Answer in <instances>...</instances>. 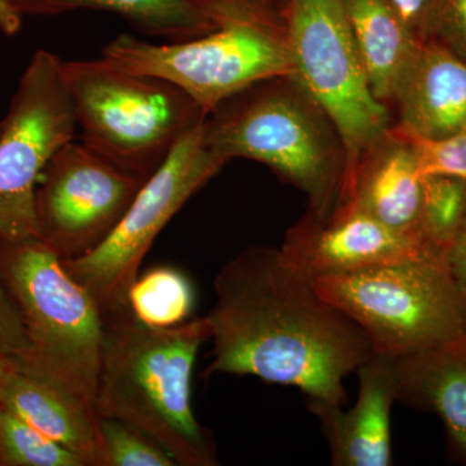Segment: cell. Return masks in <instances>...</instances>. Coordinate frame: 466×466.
Here are the masks:
<instances>
[{
    "label": "cell",
    "instance_id": "484cf974",
    "mask_svg": "<svg viewBox=\"0 0 466 466\" xmlns=\"http://www.w3.org/2000/svg\"><path fill=\"white\" fill-rule=\"evenodd\" d=\"M431 41L466 60V0H435Z\"/></svg>",
    "mask_w": 466,
    "mask_h": 466
},
{
    "label": "cell",
    "instance_id": "44dd1931",
    "mask_svg": "<svg viewBox=\"0 0 466 466\" xmlns=\"http://www.w3.org/2000/svg\"><path fill=\"white\" fill-rule=\"evenodd\" d=\"M465 222L466 180L425 175L419 216V232L424 240L447 254Z\"/></svg>",
    "mask_w": 466,
    "mask_h": 466
},
{
    "label": "cell",
    "instance_id": "4dcf8cb0",
    "mask_svg": "<svg viewBox=\"0 0 466 466\" xmlns=\"http://www.w3.org/2000/svg\"><path fill=\"white\" fill-rule=\"evenodd\" d=\"M12 364L9 363L7 359L0 357V389H2L3 382H5V376L11 370Z\"/></svg>",
    "mask_w": 466,
    "mask_h": 466
},
{
    "label": "cell",
    "instance_id": "1f68e13d",
    "mask_svg": "<svg viewBox=\"0 0 466 466\" xmlns=\"http://www.w3.org/2000/svg\"><path fill=\"white\" fill-rule=\"evenodd\" d=\"M3 121L0 119V131H2Z\"/></svg>",
    "mask_w": 466,
    "mask_h": 466
},
{
    "label": "cell",
    "instance_id": "7a4b0ae2",
    "mask_svg": "<svg viewBox=\"0 0 466 466\" xmlns=\"http://www.w3.org/2000/svg\"><path fill=\"white\" fill-rule=\"evenodd\" d=\"M96 412L157 441L180 466H217L216 441L196 419L192 370L210 339L207 317L170 328L140 323L133 312L103 318Z\"/></svg>",
    "mask_w": 466,
    "mask_h": 466
},
{
    "label": "cell",
    "instance_id": "2e32d148",
    "mask_svg": "<svg viewBox=\"0 0 466 466\" xmlns=\"http://www.w3.org/2000/svg\"><path fill=\"white\" fill-rule=\"evenodd\" d=\"M0 404L85 466H101L99 415L54 383L12 367L0 389Z\"/></svg>",
    "mask_w": 466,
    "mask_h": 466
},
{
    "label": "cell",
    "instance_id": "9a60e30c",
    "mask_svg": "<svg viewBox=\"0 0 466 466\" xmlns=\"http://www.w3.org/2000/svg\"><path fill=\"white\" fill-rule=\"evenodd\" d=\"M401 133L441 140L466 128V60L437 42L420 46L394 104Z\"/></svg>",
    "mask_w": 466,
    "mask_h": 466
},
{
    "label": "cell",
    "instance_id": "83f0119b",
    "mask_svg": "<svg viewBox=\"0 0 466 466\" xmlns=\"http://www.w3.org/2000/svg\"><path fill=\"white\" fill-rule=\"evenodd\" d=\"M198 5H235L258 14L283 17L288 0H195Z\"/></svg>",
    "mask_w": 466,
    "mask_h": 466
},
{
    "label": "cell",
    "instance_id": "d4e9b609",
    "mask_svg": "<svg viewBox=\"0 0 466 466\" xmlns=\"http://www.w3.org/2000/svg\"><path fill=\"white\" fill-rule=\"evenodd\" d=\"M29 354L30 343L23 318L16 302L0 280V357L18 368L25 363Z\"/></svg>",
    "mask_w": 466,
    "mask_h": 466
},
{
    "label": "cell",
    "instance_id": "4fadbf2b",
    "mask_svg": "<svg viewBox=\"0 0 466 466\" xmlns=\"http://www.w3.org/2000/svg\"><path fill=\"white\" fill-rule=\"evenodd\" d=\"M357 401L349 410L309 403L320 421L334 466H389L391 408L397 401L395 359L373 352L358 368Z\"/></svg>",
    "mask_w": 466,
    "mask_h": 466
},
{
    "label": "cell",
    "instance_id": "277c9868",
    "mask_svg": "<svg viewBox=\"0 0 466 466\" xmlns=\"http://www.w3.org/2000/svg\"><path fill=\"white\" fill-rule=\"evenodd\" d=\"M0 280L30 343L25 363L15 370L54 383L96 412L104 323L90 291L41 238L0 242Z\"/></svg>",
    "mask_w": 466,
    "mask_h": 466
},
{
    "label": "cell",
    "instance_id": "6da1fadb",
    "mask_svg": "<svg viewBox=\"0 0 466 466\" xmlns=\"http://www.w3.org/2000/svg\"><path fill=\"white\" fill-rule=\"evenodd\" d=\"M214 293L205 377H256L299 389L309 404L345 407L343 382L372 346L279 248L250 247L233 257L218 271Z\"/></svg>",
    "mask_w": 466,
    "mask_h": 466
},
{
    "label": "cell",
    "instance_id": "3957f363",
    "mask_svg": "<svg viewBox=\"0 0 466 466\" xmlns=\"http://www.w3.org/2000/svg\"><path fill=\"white\" fill-rule=\"evenodd\" d=\"M208 148L226 162L247 158L271 168L327 218L342 204L348 155L329 116L293 76L251 86L205 119Z\"/></svg>",
    "mask_w": 466,
    "mask_h": 466
},
{
    "label": "cell",
    "instance_id": "5bb4252c",
    "mask_svg": "<svg viewBox=\"0 0 466 466\" xmlns=\"http://www.w3.org/2000/svg\"><path fill=\"white\" fill-rule=\"evenodd\" d=\"M422 179L415 144L391 126L359 158L341 205L395 231L421 236L419 216Z\"/></svg>",
    "mask_w": 466,
    "mask_h": 466
},
{
    "label": "cell",
    "instance_id": "4316f807",
    "mask_svg": "<svg viewBox=\"0 0 466 466\" xmlns=\"http://www.w3.org/2000/svg\"><path fill=\"white\" fill-rule=\"evenodd\" d=\"M420 43L431 41L435 0H385Z\"/></svg>",
    "mask_w": 466,
    "mask_h": 466
},
{
    "label": "cell",
    "instance_id": "ffe728a7",
    "mask_svg": "<svg viewBox=\"0 0 466 466\" xmlns=\"http://www.w3.org/2000/svg\"><path fill=\"white\" fill-rule=\"evenodd\" d=\"M195 291L189 279L173 267H156L139 275L128 291L134 318L153 328H170L191 317Z\"/></svg>",
    "mask_w": 466,
    "mask_h": 466
},
{
    "label": "cell",
    "instance_id": "ac0fdd59",
    "mask_svg": "<svg viewBox=\"0 0 466 466\" xmlns=\"http://www.w3.org/2000/svg\"><path fill=\"white\" fill-rule=\"evenodd\" d=\"M370 90L390 108L422 43L385 0H343Z\"/></svg>",
    "mask_w": 466,
    "mask_h": 466
},
{
    "label": "cell",
    "instance_id": "7402d4cb",
    "mask_svg": "<svg viewBox=\"0 0 466 466\" xmlns=\"http://www.w3.org/2000/svg\"><path fill=\"white\" fill-rule=\"evenodd\" d=\"M0 466H85L81 459L0 404Z\"/></svg>",
    "mask_w": 466,
    "mask_h": 466
},
{
    "label": "cell",
    "instance_id": "f1b7e54d",
    "mask_svg": "<svg viewBox=\"0 0 466 466\" xmlns=\"http://www.w3.org/2000/svg\"><path fill=\"white\" fill-rule=\"evenodd\" d=\"M446 257L453 278L466 291V222L451 245Z\"/></svg>",
    "mask_w": 466,
    "mask_h": 466
},
{
    "label": "cell",
    "instance_id": "5b68a950",
    "mask_svg": "<svg viewBox=\"0 0 466 466\" xmlns=\"http://www.w3.org/2000/svg\"><path fill=\"white\" fill-rule=\"evenodd\" d=\"M63 73L86 146L143 180L208 116L167 79L125 69L104 57L63 60Z\"/></svg>",
    "mask_w": 466,
    "mask_h": 466
},
{
    "label": "cell",
    "instance_id": "52a82bcc",
    "mask_svg": "<svg viewBox=\"0 0 466 466\" xmlns=\"http://www.w3.org/2000/svg\"><path fill=\"white\" fill-rule=\"evenodd\" d=\"M314 284L363 329L376 354L400 359L466 341V291L446 254L328 276Z\"/></svg>",
    "mask_w": 466,
    "mask_h": 466
},
{
    "label": "cell",
    "instance_id": "cb8c5ba5",
    "mask_svg": "<svg viewBox=\"0 0 466 466\" xmlns=\"http://www.w3.org/2000/svg\"><path fill=\"white\" fill-rule=\"evenodd\" d=\"M410 140L415 144L420 168L424 177L451 175L466 180V128L447 139L420 140L410 137Z\"/></svg>",
    "mask_w": 466,
    "mask_h": 466
},
{
    "label": "cell",
    "instance_id": "f546056e",
    "mask_svg": "<svg viewBox=\"0 0 466 466\" xmlns=\"http://www.w3.org/2000/svg\"><path fill=\"white\" fill-rule=\"evenodd\" d=\"M23 17L12 0H0V32L5 35H16L23 26Z\"/></svg>",
    "mask_w": 466,
    "mask_h": 466
},
{
    "label": "cell",
    "instance_id": "7c38bea8",
    "mask_svg": "<svg viewBox=\"0 0 466 466\" xmlns=\"http://www.w3.org/2000/svg\"><path fill=\"white\" fill-rule=\"evenodd\" d=\"M279 249L312 281L443 253L421 236L395 231L345 205L327 218L306 211Z\"/></svg>",
    "mask_w": 466,
    "mask_h": 466
},
{
    "label": "cell",
    "instance_id": "ba28073f",
    "mask_svg": "<svg viewBox=\"0 0 466 466\" xmlns=\"http://www.w3.org/2000/svg\"><path fill=\"white\" fill-rule=\"evenodd\" d=\"M205 119L184 135L144 182L106 241L84 257L63 260L66 271L96 300L103 318L131 312L128 291L159 232L227 164L208 148Z\"/></svg>",
    "mask_w": 466,
    "mask_h": 466
},
{
    "label": "cell",
    "instance_id": "9c48e42d",
    "mask_svg": "<svg viewBox=\"0 0 466 466\" xmlns=\"http://www.w3.org/2000/svg\"><path fill=\"white\" fill-rule=\"evenodd\" d=\"M283 17L293 76L341 134L348 189L359 158L390 130V112L370 90L343 0H288Z\"/></svg>",
    "mask_w": 466,
    "mask_h": 466
},
{
    "label": "cell",
    "instance_id": "8992f818",
    "mask_svg": "<svg viewBox=\"0 0 466 466\" xmlns=\"http://www.w3.org/2000/svg\"><path fill=\"white\" fill-rule=\"evenodd\" d=\"M213 32L164 45L121 34L103 56L133 72L167 79L182 88L208 116L251 86L294 76L284 17L241 8L211 12Z\"/></svg>",
    "mask_w": 466,
    "mask_h": 466
},
{
    "label": "cell",
    "instance_id": "8fae6325",
    "mask_svg": "<svg viewBox=\"0 0 466 466\" xmlns=\"http://www.w3.org/2000/svg\"><path fill=\"white\" fill-rule=\"evenodd\" d=\"M144 182L85 143H66L36 186L41 240L63 260L86 256L108 238Z\"/></svg>",
    "mask_w": 466,
    "mask_h": 466
},
{
    "label": "cell",
    "instance_id": "603a6c76",
    "mask_svg": "<svg viewBox=\"0 0 466 466\" xmlns=\"http://www.w3.org/2000/svg\"><path fill=\"white\" fill-rule=\"evenodd\" d=\"M101 466H175L161 446L119 420L99 416Z\"/></svg>",
    "mask_w": 466,
    "mask_h": 466
},
{
    "label": "cell",
    "instance_id": "30bf717a",
    "mask_svg": "<svg viewBox=\"0 0 466 466\" xmlns=\"http://www.w3.org/2000/svg\"><path fill=\"white\" fill-rule=\"evenodd\" d=\"M0 131V242L39 236L35 189L43 168L75 139V106L63 60L50 51L34 54L21 76Z\"/></svg>",
    "mask_w": 466,
    "mask_h": 466
},
{
    "label": "cell",
    "instance_id": "e0dca14e",
    "mask_svg": "<svg viewBox=\"0 0 466 466\" xmlns=\"http://www.w3.org/2000/svg\"><path fill=\"white\" fill-rule=\"evenodd\" d=\"M397 401L440 417L466 464V341L395 359Z\"/></svg>",
    "mask_w": 466,
    "mask_h": 466
},
{
    "label": "cell",
    "instance_id": "d6986e66",
    "mask_svg": "<svg viewBox=\"0 0 466 466\" xmlns=\"http://www.w3.org/2000/svg\"><path fill=\"white\" fill-rule=\"evenodd\" d=\"M23 16L94 9L119 15L148 35L183 42L213 32L218 25L195 0H12Z\"/></svg>",
    "mask_w": 466,
    "mask_h": 466
}]
</instances>
